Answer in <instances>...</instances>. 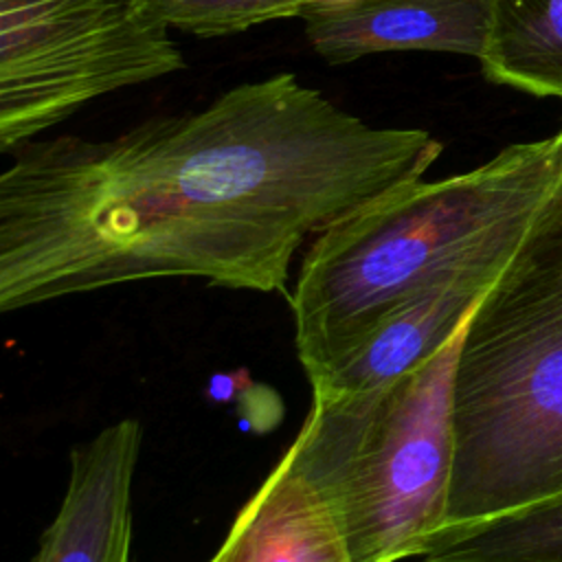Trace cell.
<instances>
[{
    "instance_id": "8fae6325",
    "label": "cell",
    "mask_w": 562,
    "mask_h": 562,
    "mask_svg": "<svg viewBox=\"0 0 562 562\" xmlns=\"http://www.w3.org/2000/svg\"><path fill=\"white\" fill-rule=\"evenodd\" d=\"M424 562H562V498L443 527Z\"/></svg>"
},
{
    "instance_id": "3957f363",
    "label": "cell",
    "mask_w": 562,
    "mask_h": 562,
    "mask_svg": "<svg viewBox=\"0 0 562 562\" xmlns=\"http://www.w3.org/2000/svg\"><path fill=\"white\" fill-rule=\"evenodd\" d=\"M446 527L562 498V180L472 310Z\"/></svg>"
},
{
    "instance_id": "30bf717a",
    "label": "cell",
    "mask_w": 562,
    "mask_h": 562,
    "mask_svg": "<svg viewBox=\"0 0 562 562\" xmlns=\"http://www.w3.org/2000/svg\"><path fill=\"white\" fill-rule=\"evenodd\" d=\"M479 64L494 83L562 99V0H492Z\"/></svg>"
},
{
    "instance_id": "52a82bcc",
    "label": "cell",
    "mask_w": 562,
    "mask_h": 562,
    "mask_svg": "<svg viewBox=\"0 0 562 562\" xmlns=\"http://www.w3.org/2000/svg\"><path fill=\"white\" fill-rule=\"evenodd\" d=\"M310 46L329 64L375 53H454L481 59L492 0H334L303 11Z\"/></svg>"
},
{
    "instance_id": "9c48e42d",
    "label": "cell",
    "mask_w": 562,
    "mask_h": 562,
    "mask_svg": "<svg viewBox=\"0 0 562 562\" xmlns=\"http://www.w3.org/2000/svg\"><path fill=\"white\" fill-rule=\"evenodd\" d=\"M209 562H353L338 518L285 450Z\"/></svg>"
},
{
    "instance_id": "277c9868",
    "label": "cell",
    "mask_w": 562,
    "mask_h": 562,
    "mask_svg": "<svg viewBox=\"0 0 562 562\" xmlns=\"http://www.w3.org/2000/svg\"><path fill=\"white\" fill-rule=\"evenodd\" d=\"M463 331L465 325L384 386L312 393L288 452L334 509L353 562L422 558L446 527L454 468L452 382Z\"/></svg>"
},
{
    "instance_id": "5b68a950",
    "label": "cell",
    "mask_w": 562,
    "mask_h": 562,
    "mask_svg": "<svg viewBox=\"0 0 562 562\" xmlns=\"http://www.w3.org/2000/svg\"><path fill=\"white\" fill-rule=\"evenodd\" d=\"M169 31L138 0H0V149L97 97L182 70Z\"/></svg>"
},
{
    "instance_id": "6da1fadb",
    "label": "cell",
    "mask_w": 562,
    "mask_h": 562,
    "mask_svg": "<svg viewBox=\"0 0 562 562\" xmlns=\"http://www.w3.org/2000/svg\"><path fill=\"white\" fill-rule=\"evenodd\" d=\"M441 149L294 72L108 138L29 140L0 173V310L167 277L285 292L307 237L424 178Z\"/></svg>"
},
{
    "instance_id": "8992f818",
    "label": "cell",
    "mask_w": 562,
    "mask_h": 562,
    "mask_svg": "<svg viewBox=\"0 0 562 562\" xmlns=\"http://www.w3.org/2000/svg\"><path fill=\"white\" fill-rule=\"evenodd\" d=\"M143 428L125 417L70 452L59 509L31 562H132V487Z\"/></svg>"
},
{
    "instance_id": "7c38bea8",
    "label": "cell",
    "mask_w": 562,
    "mask_h": 562,
    "mask_svg": "<svg viewBox=\"0 0 562 562\" xmlns=\"http://www.w3.org/2000/svg\"><path fill=\"white\" fill-rule=\"evenodd\" d=\"M143 9L198 37L235 35L272 20L301 18L318 0H138Z\"/></svg>"
},
{
    "instance_id": "7a4b0ae2",
    "label": "cell",
    "mask_w": 562,
    "mask_h": 562,
    "mask_svg": "<svg viewBox=\"0 0 562 562\" xmlns=\"http://www.w3.org/2000/svg\"><path fill=\"white\" fill-rule=\"evenodd\" d=\"M560 180L562 127L514 143L470 171L404 182L318 233L290 294L307 380L334 369L424 288L503 270Z\"/></svg>"
},
{
    "instance_id": "ba28073f",
    "label": "cell",
    "mask_w": 562,
    "mask_h": 562,
    "mask_svg": "<svg viewBox=\"0 0 562 562\" xmlns=\"http://www.w3.org/2000/svg\"><path fill=\"white\" fill-rule=\"evenodd\" d=\"M503 270L437 281L391 310L360 345L318 380L316 395H353L384 386L435 356L470 318Z\"/></svg>"
}]
</instances>
